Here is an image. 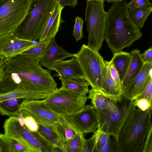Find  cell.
<instances>
[{
  "mask_svg": "<svg viewBox=\"0 0 152 152\" xmlns=\"http://www.w3.org/2000/svg\"><path fill=\"white\" fill-rule=\"evenodd\" d=\"M76 57L75 54L66 51L56 43L54 38L50 39L44 53L39 59L40 65L53 70V67L57 61L67 58Z\"/></svg>",
  "mask_w": 152,
  "mask_h": 152,
  "instance_id": "obj_15",
  "label": "cell"
},
{
  "mask_svg": "<svg viewBox=\"0 0 152 152\" xmlns=\"http://www.w3.org/2000/svg\"><path fill=\"white\" fill-rule=\"evenodd\" d=\"M89 86L88 82L84 79L72 78L61 81V88L81 95H86L89 92Z\"/></svg>",
  "mask_w": 152,
  "mask_h": 152,
  "instance_id": "obj_21",
  "label": "cell"
},
{
  "mask_svg": "<svg viewBox=\"0 0 152 152\" xmlns=\"http://www.w3.org/2000/svg\"><path fill=\"white\" fill-rule=\"evenodd\" d=\"M32 0H0V35L15 32L26 16Z\"/></svg>",
  "mask_w": 152,
  "mask_h": 152,
  "instance_id": "obj_9",
  "label": "cell"
},
{
  "mask_svg": "<svg viewBox=\"0 0 152 152\" xmlns=\"http://www.w3.org/2000/svg\"><path fill=\"white\" fill-rule=\"evenodd\" d=\"M59 116L58 121L54 125L58 135L64 143L65 141L72 138L77 133L62 116Z\"/></svg>",
  "mask_w": 152,
  "mask_h": 152,
  "instance_id": "obj_25",
  "label": "cell"
},
{
  "mask_svg": "<svg viewBox=\"0 0 152 152\" xmlns=\"http://www.w3.org/2000/svg\"><path fill=\"white\" fill-rule=\"evenodd\" d=\"M24 122L25 126L31 132H36L38 131L39 124L32 116H27L25 117Z\"/></svg>",
  "mask_w": 152,
  "mask_h": 152,
  "instance_id": "obj_36",
  "label": "cell"
},
{
  "mask_svg": "<svg viewBox=\"0 0 152 152\" xmlns=\"http://www.w3.org/2000/svg\"><path fill=\"white\" fill-rule=\"evenodd\" d=\"M64 7L57 3L47 23L39 42L54 38L59 31L61 24L65 22L61 17L62 11Z\"/></svg>",
  "mask_w": 152,
  "mask_h": 152,
  "instance_id": "obj_17",
  "label": "cell"
},
{
  "mask_svg": "<svg viewBox=\"0 0 152 152\" xmlns=\"http://www.w3.org/2000/svg\"><path fill=\"white\" fill-rule=\"evenodd\" d=\"M3 128L8 138L15 140L30 148L32 152H52V145L38 131L32 132L19 123L18 117L5 121Z\"/></svg>",
  "mask_w": 152,
  "mask_h": 152,
  "instance_id": "obj_7",
  "label": "cell"
},
{
  "mask_svg": "<svg viewBox=\"0 0 152 152\" xmlns=\"http://www.w3.org/2000/svg\"><path fill=\"white\" fill-rule=\"evenodd\" d=\"M0 152H12L8 138L0 132Z\"/></svg>",
  "mask_w": 152,
  "mask_h": 152,
  "instance_id": "obj_37",
  "label": "cell"
},
{
  "mask_svg": "<svg viewBox=\"0 0 152 152\" xmlns=\"http://www.w3.org/2000/svg\"><path fill=\"white\" fill-rule=\"evenodd\" d=\"M17 87V85L14 82L10 76L5 73L0 82V94L12 91Z\"/></svg>",
  "mask_w": 152,
  "mask_h": 152,
  "instance_id": "obj_29",
  "label": "cell"
},
{
  "mask_svg": "<svg viewBox=\"0 0 152 152\" xmlns=\"http://www.w3.org/2000/svg\"><path fill=\"white\" fill-rule=\"evenodd\" d=\"M134 104L135 107L142 111H145L150 109H152V104L148 99L145 98H140L136 101L134 100Z\"/></svg>",
  "mask_w": 152,
  "mask_h": 152,
  "instance_id": "obj_38",
  "label": "cell"
},
{
  "mask_svg": "<svg viewBox=\"0 0 152 152\" xmlns=\"http://www.w3.org/2000/svg\"><path fill=\"white\" fill-rule=\"evenodd\" d=\"M95 145L96 139L94 134L91 138L88 139H86L83 137L81 152H94Z\"/></svg>",
  "mask_w": 152,
  "mask_h": 152,
  "instance_id": "obj_33",
  "label": "cell"
},
{
  "mask_svg": "<svg viewBox=\"0 0 152 152\" xmlns=\"http://www.w3.org/2000/svg\"><path fill=\"white\" fill-rule=\"evenodd\" d=\"M8 139L12 152H32L30 148L17 141Z\"/></svg>",
  "mask_w": 152,
  "mask_h": 152,
  "instance_id": "obj_34",
  "label": "cell"
},
{
  "mask_svg": "<svg viewBox=\"0 0 152 152\" xmlns=\"http://www.w3.org/2000/svg\"><path fill=\"white\" fill-rule=\"evenodd\" d=\"M53 70L57 73V76L59 77L61 82L72 78H82L85 79L76 57H73L67 60H63L57 61L53 66Z\"/></svg>",
  "mask_w": 152,
  "mask_h": 152,
  "instance_id": "obj_16",
  "label": "cell"
},
{
  "mask_svg": "<svg viewBox=\"0 0 152 152\" xmlns=\"http://www.w3.org/2000/svg\"><path fill=\"white\" fill-rule=\"evenodd\" d=\"M84 21L81 17L76 16L73 26V34L76 41L81 40L83 37V31Z\"/></svg>",
  "mask_w": 152,
  "mask_h": 152,
  "instance_id": "obj_32",
  "label": "cell"
},
{
  "mask_svg": "<svg viewBox=\"0 0 152 152\" xmlns=\"http://www.w3.org/2000/svg\"><path fill=\"white\" fill-rule=\"evenodd\" d=\"M85 79L92 88L102 92L103 58L97 51L83 44L75 53Z\"/></svg>",
  "mask_w": 152,
  "mask_h": 152,
  "instance_id": "obj_8",
  "label": "cell"
},
{
  "mask_svg": "<svg viewBox=\"0 0 152 152\" xmlns=\"http://www.w3.org/2000/svg\"><path fill=\"white\" fill-rule=\"evenodd\" d=\"M22 115L33 117L38 124H54L59 116L45 102L43 99H24L20 104Z\"/></svg>",
  "mask_w": 152,
  "mask_h": 152,
  "instance_id": "obj_12",
  "label": "cell"
},
{
  "mask_svg": "<svg viewBox=\"0 0 152 152\" xmlns=\"http://www.w3.org/2000/svg\"><path fill=\"white\" fill-rule=\"evenodd\" d=\"M152 129L148 133L145 141L142 152H152Z\"/></svg>",
  "mask_w": 152,
  "mask_h": 152,
  "instance_id": "obj_40",
  "label": "cell"
},
{
  "mask_svg": "<svg viewBox=\"0 0 152 152\" xmlns=\"http://www.w3.org/2000/svg\"><path fill=\"white\" fill-rule=\"evenodd\" d=\"M88 98L91 100L92 106L95 109L103 110L106 108L110 98L101 92L92 88L89 90Z\"/></svg>",
  "mask_w": 152,
  "mask_h": 152,
  "instance_id": "obj_26",
  "label": "cell"
},
{
  "mask_svg": "<svg viewBox=\"0 0 152 152\" xmlns=\"http://www.w3.org/2000/svg\"><path fill=\"white\" fill-rule=\"evenodd\" d=\"M1 67L17 86L50 94L58 89L50 70L42 68L39 59L20 54L6 58Z\"/></svg>",
  "mask_w": 152,
  "mask_h": 152,
  "instance_id": "obj_1",
  "label": "cell"
},
{
  "mask_svg": "<svg viewBox=\"0 0 152 152\" xmlns=\"http://www.w3.org/2000/svg\"><path fill=\"white\" fill-rule=\"evenodd\" d=\"M38 124L39 128L38 131L44 138L50 142L52 146H59L64 150V143L57 133L54 124Z\"/></svg>",
  "mask_w": 152,
  "mask_h": 152,
  "instance_id": "obj_24",
  "label": "cell"
},
{
  "mask_svg": "<svg viewBox=\"0 0 152 152\" xmlns=\"http://www.w3.org/2000/svg\"><path fill=\"white\" fill-rule=\"evenodd\" d=\"M131 59L130 53L122 51L113 53L111 60L118 72L121 83L127 71Z\"/></svg>",
  "mask_w": 152,
  "mask_h": 152,
  "instance_id": "obj_20",
  "label": "cell"
},
{
  "mask_svg": "<svg viewBox=\"0 0 152 152\" xmlns=\"http://www.w3.org/2000/svg\"><path fill=\"white\" fill-rule=\"evenodd\" d=\"M52 152H64V150L62 148L59 146L55 145L52 146Z\"/></svg>",
  "mask_w": 152,
  "mask_h": 152,
  "instance_id": "obj_44",
  "label": "cell"
},
{
  "mask_svg": "<svg viewBox=\"0 0 152 152\" xmlns=\"http://www.w3.org/2000/svg\"><path fill=\"white\" fill-rule=\"evenodd\" d=\"M4 74L5 73L3 70L2 68L1 67L0 68V82L2 79Z\"/></svg>",
  "mask_w": 152,
  "mask_h": 152,
  "instance_id": "obj_47",
  "label": "cell"
},
{
  "mask_svg": "<svg viewBox=\"0 0 152 152\" xmlns=\"http://www.w3.org/2000/svg\"><path fill=\"white\" fill-rule=\"evenodd\" d=\"M127 3L126 0L115 1L107 12L104 39L113 53L130 47L142 35L129 17Z\"/></svg>",
  "mask_w": 152,
  "mask_h": 152,
  "instance_id": "obj_2",
  "label": "cell"
},
{
  "mask_svg": "<svg viewBox=\"0 0 152 152\" xmlns=\"http://www.w3.org/2000/svg\"><path fill=\"white\" fill-rule=\"evenodd\" d=\"M88 99L86 95L60 88L43 99L56 114L64 116L80 110L86 105Z\"/></svg>",
  "mask_w": 152,
  "mask_h": 152,
  "instance_id": "obj_10",
  "label": "cell"
},
{
  "mask_svg": "<svg viewBox=\"0 0 152 152\" xmlns=\"http://www.w3.org/2000/svg\"><path fill=\"white\" fill-rule=\"evenodd\" d=\"M83 134L77 133L71 139L64 142V152H81Z\"/></svg>",
  "mask_w": 152,
  "mask_h": 152,
  "instance_id": "obj_27",
  "label": "cell"
},
{
  "mask_svg": "<svg viewBox=\"0 0 152 152\" xmlns=\"http://www.w3.org/2000/svg\"><path fill=\"white\" fill-rule=\"evenodd\" d=\"M152 11L151 5L129 9L128 13L134 24L139 28H142Z\"/></svg>",
  "mask_w": 152,
  "mask_h": 152,
  "instance_id": "obj_23",
  "label": "cell"
},
{
  "mask_svg": "<svg viewBox=\"0 0 152 152\" xmlns=\"http://www.w3.org/2000/svg\"><path fill=\"white\" fill-rule=\"evenodd\" d=\"M151 114V109L142 111L133 106L117 136L120 152H142L152 129Z\"/></svg>",
  "mask_w": 152,
  "mask_h": 152,
  "instance_id": "obj_3",
  "label": "cell"
},
{
  "mask_svg": "<svg viewBox=\"0 0 152 152\" xmlns=\"http://www.w3.org/2000/svg\"><path fill=\"white\" fill-rule=\"evenodd\" d=\"M61 116L77 133H94L98 127L97 112L91 104L85 105L72 114Z\"/></svg>",
  "mask_w": 152,
  "mask_h": 152,
  "instance_id": "obj_11",
  "label": "cell"
},
{
  "mask_svg": "<svg viewBox=\"0 0 152 152\" xmlns=\"http://www.w3.org/2000/svg\"><path fill=\"white\" fill-rule=\"evenodd\" d=\"M142 98L148 99L152 104V78L150 80L142 93L134 100L136 101Z\"/></svg>",
  "mask_w": 152,
  "mask_h": 152,
  "instance_id": "obj_35",
  "label": "cell"
},
{
  "mask_svg": "<svg viewBox=\"0 0 152 152\" xmlns=\"http://www.w3.org/2000/svg\"><path fill=\"white\" fill-rule=\"evenodd\" d=\"M152 63L144 64L139 73L122 88L121 96L134 100L142 93L152 78Z\"/></svg>",
  "mask_w": 152,
  "mask_h": 152,
  "instance_id": "obj_14",
  "label": "cell"
},
{
  "mask_svg": "<svg viewBox=\"0 0 152 152\" xmlns=\"http://www.w3.org/2000/svg\"></svg>",
  "mask_w": 152,
  "mask_h": 152,
  "instance_id": "obj_49",
  "label": "cell"
},
{
  "mask_svg": "<svg viewBox=\"0 0 152 152\" xmlns=\"http://www.w3.org/2000/svg\"><path fill=\"white\" fill-rule=\"evenodd\" d=\"M24 99L16 98L0 102V114L10 117H18L21 114V103Z\"/></svg>",
  "mask_w": 152,
  "mask_h": 152,
  "instance_id": "obj_22",
  "label": "cell"
},
{
  "mask_svg": "<svg viewBox=\"0 0 152 152\" xmlns=\"http://www.w3.org/2000/svg\"><path fill=\"white\" fill-rule=\"evenodd\" d=\"M50 39L38 42L34 46L21 54L28 57L39 59L44 53Z\"/></svg>",
  "mask_w": 152,
  "mask_h": 152,
  "instance_id": "obj_28",
  "label": "cell"
},
{
  "mask_svg": "<svg viewBox=\"0 0 152 152\" xmlns=\"http://www.w3.org/2000/svg\"><path fill=\"white\" fill-rule=\"evenodd\" d=\"M130 53L131 59L127 71L122 82V88L139 73L144 64L139 50L134 49L131 50Z\"/></svg>",
  "mask_w": 152,
  "mask_h": 152,
  "instance_id": "obj_19",
  "label": "cell"
},
{
  "mask_svg": "<svg viewBox=\"0 0 152 152\" xmlns=\"http://www.w3.org/2000/svg\"><path fill=\"white\" fill-rule=\"evenodd\" d=\"M6 58L5 57L0 55V68L5 61Z\"/></svg>",
  "mask_w": 152,
  "mask_h": 152,
  "instance_id": "obj_46",
  "label": "cell"
},
{
  "mask_svg": "<svg viewBox=\"0 0 152 152\" xmlns=\"http://www.w3.org/2000/svg\"><path fill=\"white\" fill-rule=\"evenodd\" d=\"M134 106V100L122 97L116 101L110 99L105 109H96L98 119L97 129L117 137L120 129Z\"/></svg>",
  "mask_w": 152,
  "mask_h": 152,
  "instance_id": "obj_5",
  "label": "cell"
},
{
  "mask_svg": "<svg viewBox=\"0 0 152 152\" xmlns=\"http://www.w3.org/2000/svg\"><path fill=\"white\" fill-rule=\"evenodd\" d=\"M59 4L63 7L69 6L75 7L77 4V0H51Z\"/></svg>",
  "mask_w": 152,
  "mask_h": 152,
  "instance_id": "obj_43",
  "label": "cell"
},
{
  "mask_svg": "<svg viewBox=\"0 0 152 152\" xmlns=\"http://www.w3.org/2000/svg\"><path fill=\"white\" fill-rule=\"evenodd\" d=\"M110 134L103 132L102 137L99 142L96 144L94 152H98L100 148L105 145L110 139Z\"/></svg>",
  "mask_w": 152,
  "mask_h": 152,
  "instance_id": "obj_41",
  "label": "cell"
},
{
  "mask_svg": "<svg viewBox=\"0 0 152 152\" xmlns=\"http://www.w3.org/2000/svg\"><path fill=\"white\" fill-rule=\"evenodd\" d=\"M105 0H87L85 21L90 48L99 51L104 39L107 12L104 9Z\"/></svg>",
  "mask_w": 152,
  "mask_h": 152,
  "instance_id": "obj_6",
  "label": "cell"
},
{
  "mask_svg": "<svg viewBox=\"0 0 152 152\" xmlns=\"http://www.w3.org/2000/svg\"><path fill=\"white\" fill-rule=\"evenodd\" d=\"M57 3L51 0H32L26 16L15 32L16 35L25 40H39Z\"/></svg>",
  "mask_w": 152,
  "mask_h": 152,
  "instance_id": "obj_4",
  "label": "cell"
},
{
  "mask_svg": "<svg viewBox=\"0 0 152 152\" xmlns=\"http://www.w3.org/2000/svg\"><path fill=\"white\" fill-rule=\"evenodd\" d=\"M105 62L113 80L121 94L122 83L117 71L111 60L110 61L105 60Z\"/></svg>",
  "mask_w": 152,
  "mask_h": 152,
  "instance_id": "obj_31",
  "label": "cell"
},
{
  "mask_svg": "<svg viewBox=\"0 0 152 152\" xmlns=\"http://www.w3.org/2000/svg\"><path fill=\"white\" fill-rule=\"evenodd\" d=\"M141 56L144 64L152 63V48L151 47L141 54Z\"/></svg>",
  "mask_w": 152,
  "mask_h": 152,
  "instance_id": "obj_42",
  "label": "cell"
},
{
  "mask_svg": "<svg viewBox=\"0 0 152 152\" xmlns=\"http://www.w3.org/2000/svg\"><path fill=\"white\" fill-rule=\"evenodd\" d=\"M120 152L116 136L110 134L107 142L102 146L98 152Z\"/></svg>",
  "mask_w": 152,
  "mask_h": 152,
  "instance_id": "obj_30",
  "label": "cell"
},
{
  "mask_svg": "<svg viewBox=\"0 0 152 152\" xmlns=\"http://www.w3.org/2000/svg\"><path fill=\"white\" fill-rule=\"evenodd\" d=\"M50 94L37 92L25 88L17 86L14 90L0 94V102L10 99L22 98L29 99H43Z\"/></svg>",
  "mask_w": 152,
  "mask_h": 152,
  "instance_id": "obj_18",
  "label": "cell"
},
{
  "mask_svg": "<svg viewBox=\"0 0 152 152\" xmlns=\"http://www.w3.org/2000/svg\"><path fill=\"white\" fill-rule=\"evenodd\" d=\"M25 117L21 114L18 117V120L19 124L22 126H24Z\"/></svg>",
  "mask_w": 152,
  "mask_h": 152,
  "instance_id": "obj_45",
  "label": "cell"
},
{
  "mask_svg": "<svg viewBox=\"0 0 152 152\" xmlns=\"http://www.w3.org/2000/svg\"><path fill=\"white\" fill-rule=\"evenodd\" d=\"M107 1L108 3L114 2L115 1H117L120 0H106Z\"/></svg>",
  "mask_w": 152,
  "mask_h": 152,
  "instance_id": "obj_48",
  "label": "cell"
},
{
  "mask_svg": "<svg viewBox=\"0 0 152 152\" xmlns=\"http://www.w3.org/2000/svg\"><path fill=\"white\" fill-rule=\"evenodd\" d=\"M152 5L150 0H132L127 3L129 9Z\"/></svg>",
  "mask_w": 152,
  "mask_h": 152,
  "instance_id": "obj_39",
  "label": "cell"
},
{
  "mask_svg": "<svg viewBox=\"0 0 152 152\" xmlns=\"http://www.w3.org/2000/svg\"><path fill=\"white\" fill-rule=\"evenodd\" d=\"M38 42L18 37L14 32L0 35V55L9 58L21 54Z\"/></svg>",
  "mask_w": 152,
  "mask_h": 152,
  "instance_id": "obj_13",
  "label": "cell"
}]
</instances>
